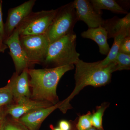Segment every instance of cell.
I'll use <instances>...</instances> for the list:
<instances>
[{
  "mask_svg": "<svg viewBox=\"0 0 130 130\" xmlns=\"http://www.w3.org/2000/svg\"><path fill=\"white\" fill-rule=\"evenodd\" d=\"M59 128L62 130H70L71 125L70 123L66 120H63L59 123Z\"/></svg>",
  "mask_w": 130,
  "mask_h": 130,
  "instance_id": "25",
  "label": "cell"
},
{
  "mask_svg": "<svg viewBox=\"0 0 130 130\" xmlns=\"http://www.w3.org/2000/svg\"><path fill=\"white\" fill-rule=\"evenodd\" d=\"M6 106L0 107V127L6 118Z\"/></svg>",
  "mask_w": 130,
  "mask_h": 130,
  "instance_id": "24",
  "label": "cell"
},
{
  "mask_svg": "<svg viewBox=\"0 0 130 130\" xmlns=\"http://www.w3.org/2000/svg\"><path fill=\"white\" fill-rule=\"evenodd\" d=\"M81 36L83 38L90 39L95 42L99 46L100 53L107 55L110 49L107 42V32L102 26L96 28H89L82 32Z\"/></svg>",
  "mask_w": 130,
  "mask_h": 130,
  "instance_id": "13",
  "label": "cell"
},
{
  "mask_svg": "<svg viewBox=\"0 0 130 130\" xmlns=\"http://www.w3.org/2000/svg\"><path fill=\"white\" fill-rule=\"evenodd\" d=\"M3 42L9 48V55L14 63L16 74H20L25 69H29L31 66L20 43L18 29H15Z\"/></svg>",
  "mask_w": 130,
  "mask_h": 130,
  "instance_id": "7",
  "label": "cell"
},
{
  "mask_svg": "<svg viewBox=\"0 0 130 130\" xmlns=\"http://www.w3.org/2000/svg\"><path fill=\"white\" fill-rule=\"evenodd\" d=\"M100 130H102L101 129H100Z\"/></svg>",
  "mask_w": 130,
  "mask_h": 130,
  "instance_id": "29",
  "label": "cell"
},
{
  "mask_svg": "<svg viewBox=\"0 0 130 130\" xmlns=\"http://www.w3.org/2000/svg\"><path fill=\"white\" fill-rule=\"evenodd\" d=\"M113 61L115 64V71L130 70V55L119 52Z\"/></svg>",
  "mask_w": 130,
  "mask_h": 130,
  "instance_id": "18",
  "label": "cell"
},
{
  "mask_svg": "<svg viewBox=\"0 0 130 130\" xmlns=\"http://www.w3.org/2000/svg\"><path fill=\"white\" fill-rule=\"evenodd\" d=\"M58 11V8L41 11L31 12L19 25L20 36L45 34Z\"/></svg>",
  "mask_w": 130,
  "mask_h": 130,
  "instance_id": "5",
  "label": "cell"
},
{
  "mask_svg": "<svg viewBox=\"0 0 130 130\" xmlns=\"http://www.w3.org/2000/svg\"><path fill=\"white\" fill-rule=\"evenodd\" d=\"M76 40L73 32L50 43L42 64L46 68L75 65L80 59L76 49Z\"/></svg>",
  "mask_w": 130,
  "mask_h": 130,
  "instance_id": "3",
  "label": "cell"
},
{
  "mask_svg": "<svg viewBox=\"0 0 130 130\" xmlns=\"http://www.w3.org/2000/svg\"><path fill=\"white\" fill-rule=\"evenodd\" d=\"M91 114L90 112L79 117L77 125L78 130H87L92 127Z\"/></svg>",
  "mask_w": 130,
  "mask_h": 130,
  "instance_id": "21",
  "label": "cell"
},
{
  "mask_svg": "<svg viewBox=\"0 0 130 130\" xmlns=\"http://www.w3.org/2000/svg\"><path fill=\"white\" fill-rule=\"evenodd\" d=\"M28 69H25L19 74L15 73L11 78L13 83V100L15 103L23 99L30 98Z\"/></svg>",
  "mask_w": 130,
  "mask_h": 130,
  "instance_id": "12",
  "label": "cell"
},
{
  "mask_svg": "<svg viewBox=\"0 0 130 130\" xmlns=\"http://www.w3.org/2000/svg\"><path fill=\"white\" fill-rule=\"evenodd\" d=\"M78 21L73 2L58 8L45 33L50 43L74 32V26Z\"/></svg>",
  "mask_w": 130,
  "mask_h": 130,
  "instance_id": "4",
  "label": "cell"
},
{
  "mask_svg": "<svg viewBox=\"0 0 130 130\" xmlns=\"http://www.w3.org/2000/svg\"><path fill=\"white\" fill-rule=\"evenodd\" d=\"M74 65L41 69H28L30 99L50 103H59L56 89L59 81L66 73L74 69Z\"/></svg>",
  "mask_w": 130,
  "mask_h": 130,
  "instance_id": "2",
  "label": "cell"
},
{
  "mask_svg": "<svg viewBox=\"0 0 130 130\" xmlns=\"http://www.w3.org/2000/svg\"><path fill=\"white\" fill-rule=\"evenodd\" d=\"M0 130H28L18 120L12 119L8 120L6 118L0 127Z\"/></svg>",
  "mask_w": 130,
  "mask_h": 130,
  "instance_id": "20",
  "label": "cell"
},
{
  "mask_svg": "<svg viewBox=\"0 0 130 130\" xmlns=\"http://www.w3.org/2000/svg\"><path fill=\"white\" fill-rule=\"evenodd\" d=\"M54 130H62L60 129L59 128H55Z\"/></svg>",
  "mask_w": 130,
  "mask_h": 130,
  "instance_id": "28",
  "label": "cell"
},
{
  "mask_svg": "<svg viewBox=\"0 0 130 130\" xmlns=\"http://www.w3.org/2000/svg\"><path fill=\"white\" fill-rule=\"evenodd\" d=\"M12 87V81L11 78L6 86L0 88V107L12 104L13 100Z\"/></svg>",
  "mask_w": 130,
  "mask_h": 130,
  "instance_id": "17",
  "label": "cell"
},
{
  "mask_svg": "<svg viewBox=\"0 0 130 130\" xmlns=\"http://www.w3.org/2000/svg\"><path fill=\"white\" fill-rule=\"evenodd\" d=\"M73 3L78 21H83L89 28H96L102 25L104 21L102 17V12L97 11L90 1L75 0Z\"/></svg>",
  "mask_w": 130,
  "mask_h": 130,
  "instance_id": "8",
  "label": "cell"
},
{
  "mask_svg": "<svg viewBox=\"0 0 130 130\" xmlns=\"http://www.w3.org/2000/svg\"><path fill=\"white\" fill-rule=\"evenodd\" d=\"M36 2V0H29L9 9L6 21L4 24L5 40L11 35L24 19L32 12Z\"/></svg>",
  "mask_w": 130,
  "mask_h": 130,
  "instance_id": "9",
  "label": "cell"
},
{
  "mask_svg": "<svg viewBox=\"0 0 130 130\" xmlns=\"http://www.w3.org/2000/svg\"><path fill=\"white\" fill-rule=\"evenodd\" d=\"M102 26L106 30L108 39L114 38L123 31L130 28V13L122 18L115 16L104 20Z\"/></svg>",
  "mask_w": 130,
  "mask_h": 130,
  "instance_id": "14",
  "label": "cell"
},
{
  "mask_svg": "<svg viewBox=\"0 0 130 130\" xmlns=\"http://www.w3.org/2000/svg\"><path fill=\"white\" fill-rule=\"evenodd\" d=\"M2 1H0V38L4 41L5 39L4 24L3 20Z\"/></svg>",
  "mask_w": 130,
  "mask_h": 130,
  "instance_id": "23",
  "label": "cell"
},
{
  "mask_svg": "<svg viewBox=\"0 0 130 130\" xmlns=\"http://www.w3.org/2000/svg\"><path fill=\"white\" fill-rule=\"evenodd\" d=\"M75 65V88L68 97L61 102L59 108L64 113L71 108L70 102L85 87L105 86L110 83L112 73L115 72V64L113 61L106 66L103 67L100 64V61L89 63L79 59Z\"/></svg>",
  "mask_w": 130,
  "mask_h": 130,
  "instance_id": "1",
  "label": "cell"
},
{
  "mask_svg": "<svg viewBox=\"0 0 130 130\" xmlns=\"http://www.w3.org/2000/svg\"><path fill=\"white\" fill-rule=\"evenodd\" d=\"M107 106L106 103L102 104L98 108L95 112L91 115V120L92 126L98 129H101L102 127L103 116L105 110Z\"/></svg>",
  "mask_w": 130,
  "mask_h": 130,
  "instance_id": "19",
  "label": "cell"
},
{
  "mask_svg": "<svg viewBox=\"0 0 130 130\" xmlns=\"http://www.w3.org/2000/svg\"><path fill=\"white\" fill-rule=\"evenodd\" d=\"M53 105L47 102L26 98L20 100L15 103L7 106L6 112L7 115L11 116L12 118L15 120H18L26 114Z\"/></svg>",
  "mask_w": 130,
  "mask_h": 130,
  "instance_id": "10",
  "label": "cell"
},
{
  "mask_svg": "<svg viewBox=\"0 0 130 130\" xmlns=\"http://www.w3.org/2000/svg\"><path fill=\"white\" fill-rule=\"evenodd\" d=\"M61 102L51 106L32 111L24 115L18 120L28 130H37L49 115L57 108H60Z\"/></svg>",
  "mask_w": 130,
  "mask_h": 130,
  "instance_id": "11",
  "label": "cell"
},
{
  "mask_svg": "<svg viewBox=\"0 0 130 130\" xmlns=\"http://www.w3.org/2000/svg\"><path fill=\"white\" fill-rule=\"evenodd\" d=\"M129 36H130V28L123 31L114 38L113 44L106 57L103 60L100 61L101 66L103 67L106 66L113 61L119 52L120 46L122 40L125 38Z\"/></svg>",
  "mask_w": 130,
  "mask_h": 130,
  "instance_id": "15",
  "label": "cell"
},
{
  "mask_svg": "<svg viewBox=\"0 0 130 130\" xmlns=\"http://www.w3.org/2000/svg\"><path fill=\"white\" fill-rule=\"evenodd\" d=\"M20 41L31 66L42 64L50 44L46 35L20 36Z\"/></svg>",
  "mask_w": 130,
  "mask_h": 130,
  "instance_id": "6",
  "label": "cell"
},
{
  "mask_svg": "<svg viewBox=\"0 0 130 130\" xmlns=\"http://www.w3.org/2000/svg\"><path fill=\"white\" fill-rule=\"evenodd\" d=\"M87 130H96V128H94V127H92V128H90V129H89Z\"/></svg>",
  "mask_w": 130,
  "mask_h": 130,
  "instance_id": "27",
  "label": "cell"
},
{
  "mask_svg": "<svg viewBox=\"0 0 130 130\" xmlns=\"http://www.w3.org/2000/svg\"><path fill=\"white\" fill-rule=\"evenodd\" d=\"M119 52L130 55V36L126 37L122 40Z\"/></svg>",
  "mask_w": 130,
  "mask_h": 130,
  "instance_id": "22",
  "label": "cell"
},
{
  "mask_svg": "<svg viewBox=\"0 0 130 130\" xmlns=\"http://www.w3.org/2000/svg\"><path fill=\"white\" fill-rule=\"evenodd\" d=\"M90 1L94 7L99 12H102V9H106L117 14H127L128 13L126 9H125L115 0H91Z\"/></svg>",
  "mask_w": 130,
  "mask_h": 130,
  "instance_id": "16",
  "label": "cell"
},
{
  "mask_svg": "<svg viewBox=\"0 0 130 130\" xmlns=\"http://www.w3.org/2000/svg\"><path fill=\"white\" fill-rule=\"evenodd\" d=\"M8 48L7 46L4 43L3 41L0 38V52L4 53Z\"/></svg>",
  "mask_w": 130,
  "mask_h": 130,
  "instance_id": "26",
  "label": "cell"
}]
</instances>
